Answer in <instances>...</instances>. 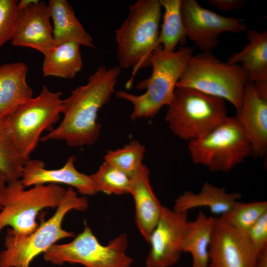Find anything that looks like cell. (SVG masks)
<instances>
[{"mask_svg": "<svg viewBox=\"0 0 267 267\" xmlns=\"http://www.w3.org/2000/svg\"><path fill=\"white\" fill-rule=\"evenodd\" d=\"M0 267H3V266H2V265L0 264Z\"/></svg>", "mask_w": 267, "mask_h": 267, "instance_id": "34", "label": "cell"}, {"mask_svg": "<svg viewBox=\"0 0 267 267\" xmlns=\"http://www.w3.org/2000/svg\"><path fill=\"white\" fill-rule=\"evenodd\" d=\"M248 43L239 52L233 53L227 63H241L248 82L254 84L267 83V31L248 30Z\"/></svg>", "mask_w": 267, "mask_h": 267, "instance_id": "20", "label": "cell"}, {"mask_svg": "<svg viewBox=\"0 0 267 267\" xmlns=\"http://www.w3.org/2000/svg\"><path fill=\"white\" fill-rule=\"evenodd\" d=\"M80 45L68 42L54 45L44 55L42 71L44 77L72 79L83 66Z\"/></svg>", "mask_w": 267, "mask_h": 267, "instance_id": "23", "label": "cell"}, {"mask_svg": "<svg viewBox=\"0 0 267 267\" xmlns=\"http://www.w3.org/2000/svg\"><path fill=\"white\" fill-rule=\"evenodd\" d=\"M267 212V202L266 201L250 203L238 201L220 218L232 227L245 233Z\"/></svg>", "mask_w": 267, "mask_h": 267, "instance_id": "27", "label": "cell"}, {"mask_svg": "<svg viewBox=\"0 0 267 267\" xmlns=\"http://www.w3.org/2000/svg\"><path fill=\"white\" fill-rule=\"evenodd\" d=\"M259 256L244 232L217 218L209 247V267H256Z\"/></svg>", "mask_w": 267, "mask_h": 267, "instance_id": "13", "label": "cell"}, {"mask_svg": "<svg viewBox=\"0 0 267 267\" xmlns=\"http://www.w3.org/2000/svg\"><path fill=\"white\" fill-rule=\"evenodd\" d=\"M27 72V65L22 62L0 65V119L33 97V89L26 81Z\"/></svg>", "mask_w": 267, "mask_h": 267, "instance_id": "18", "label": "cell"}, {"mask_svg": "<svg viewBox=\"0 0 267 267\" xmlns=\"http://www.w3.org/2000/svg\"><path fill=\"white\" fill-rule=\"evenodd\" d=\"M192 47L182 46L173 52L164 51L161 45L152 52L149 59L151 76L141 81L136 88L145 92L135 95L123 90L116 96L130 102L133 106L131 115L133 120L153 117L161 108L172 101L177 84L184 73L190 57Z\"/></svg>", "mask_w": 267, "mask_h": 267, "instance_id": "2", "label": "cell"}, {"mask_svg": "<svg viewBox=\"0 0 267 267\" xmlns=\"http://www.w3.org/2000/svg\"><path fill=\"white\" fill-rule=\"evenodd\" d=\"M88 207L85 197L79 196L72 187H68L54 214L32 233L21 237L10 228L7 230L4 248L0 252V264L5 267H30L37 256L45 252L58 241L75 236L73 232L62 228L64 217L72 210L83 211Z\"/></svg>", "mask_w": 267, "mask_h": 267, "instance_id": "3", "label": "cell"}, {"mask_svg": "<svg viewBox=\"0 0 267 267\" xmlns=\"http://www.w3.org/2000/svg\"><path fill=\"white\" fill-rule=\"evenodd\" d=\"M209 4L213 7L224 12L239 9L245 3L244 0H209Z\"/></svg>", "mask_w": 267, "mask_h": 267, "instance_id": "31", "label": "cell"}, {"mask_svg": "<svg viewBox=\"0 0 267 267\" xmlns=\"http://www.w3.org/2000/svg\"><path fill=\"white\" fill-rule=\"evenodd\" d=\"M7 183V181L4 177L0 174V210L2 208L3 195Z\"/></svg>", "mask_w": 267, "mask_h": 267, "instance_id": "33", "label": "cell"}, {"mask_svg": "<svg viewBox=\"0 0 267 267\" xmlns=\"http://www.w3.org/2000/svg\"><path fill=\"white\" fill-rule=\"evenodd\" d=\"M181 13L187 38L203 52L214 50L222 33H239L247 29L239 19L219 15L202 7L195 0H182Z\"/></svg>", "mask_w": 267, "mask_h": 267, "instance_id": "11", "label": "cell"}, {"mask_svg": "<svg viewBox=\"0 0 267 267\" xmlns=\"http://www.w3.org/2000/svg\"><path fill=\"white\" fill-rule=\"evenodd\" d=\"M76 157L68 158L64 166L57 169H47L39 159H29L22 168L20 179L25 187L38 184H63L75 188L81 194L93 195L97 192L91 176L79 172L75 166Z\"/></svg>", "mask_w": 267, "mask_h": 267, "instance_id": "15", "label": "cell"}, {"mask_svg": "<svg viewBox=\"0 0 267 267\" xmlns=\"http://www.w3.org/2000/svg\"><path fill=\"white\" fill-rule=\"evenodd\" d=\"M91 176L97 192H102L109 195L130 193L131 178L104 162Z\"/></svg>", "mask_w": 267, "mask_h": 267, "instance_id": "28", "label": "cell"}, {"mask_svg": "<svg viewBox=\"0 0 267 267\" xmlns=\"http://www.w3.org/2000/svg\"><path fill=\"white\" fill-rule=\"evenodd\" d=\"M66 189L59 184H38L25 188L18 179L7 183L0 211V232L10 226L15 235H28L38 227L36 218L42 210L56 208Z\"/></svg>", "mask_w": 267, "mask_h": 267, "instance_id": "8", "label": "cell"}, {"mask_svg": "<svg viewBox=\"0 0 267 267\" xmlns=\"http://www.w3.org/2000/svg\"><path fill=\"white\" fill-rule=\"evenodd\" d=\"M47 5L53 22L54 45L74 42L89 48L95 47L92 37L78 19L67 0H49Z\"/></svg>", "mask_w": 267, "mask_h": 267, "instance_id": "19", "label": "cell"}, {"mask_svg": "<svg viewBox=\"0 0 267 267\" xmlns=\"http://www.w3.org/2000/svg\"><path fill=\"white\" fill-rule=\"evenodd\" d=\"M235 117L250 144L252 154L264 157L267 151V99L258 94L253 83L246 85Z\"/></svg>", "mask_w": 267, "mask_h": 267, "instance_id": "16", "label": "cell"}, {"mask_svg": "<svg viewBox=\"0 0 267 267\" xmlns=\"http://www.w3.org/2000/svg\"><path fill=\"white\" fill-rule=\"evenodd\" d=\"M182 0H159L164 9L163 23L158 39V44L163 50L175 51L178 44H184L187 38L181 13Z\"/></svg>", "mask_w": 267, "mask_h": 267, "instance_id": "24", "label": "cell"}, {"mask_svg": "<svg viewBox=\"0 0 267 267\" xmlns=\"http://www.w3.org/2000/svg\"><path fill=\"white\" fill-rule=\"evenodd\" d=\"M217 218L208 217L200 211L194 221H188L181 250L191 254V267H209V247Z\"/></svg>", "mask_w": 267, "mask_h": 267, "instance_id": "22", "label": "cell"}, {"mask_svg": "<svg viewBox=\"0 0 267 267\" xmlns=\"http://www.w3.org/2000/svg\"><path fill=\"white\" fill-rule=\"evenodd\" d=\"M62 95L61 91L52 92L44 86L38 95L19 105L4 119L10 138L26 160L37 147L42 133L52 131L59 120Z\"/></svg>", "mask_w": 267, "mask_h": 267, "instance_id": "5", "label": "cell"}, {"mask_svg": "<svg viewBox=\"0 0 267 267\" xmlns=\"http://www.w3.org/2000/svg\"><path fill=\"white\" fill-rule=\"evenodd\" d=\"M192 161L213 172H226L252 154L251 146L235 116L226 118L203 136L188 142Z\"/></svg>", "mask_w": 267, "mask_h": 267, "instance_id": "9", "label": "cell"}, {"mask_svg": "<svg viewBox=\"0 0 267 267\" xmlns=\"http://www.w3.org/2000/svg\"><path fill=\"white\" fill-rule=\"evenodd\" d=\"M11 43L13 46L34 49L43 55L54 45L47 4L37 0L28 6L19 10Z\"/></svg>", "mask_w": 267, "mask_h": 267, "instance_id": "14", "label": "cell"}, {"mask_svg": "<svg viewBox=\"0 0 267 267\" xmlns=\"http://www.w3.org/2000/svg\"><path fill=\"white\" fill-rule=\"evenodd\" d=\"M244 233L259 255L267 248V212Z\"/></svg>", "mask_w": 267, "mask_h": 267, "instance_id": "30", "label": "cell"}, {"mask_svg": "<svg viewBox=\"0 0 267 267\" xmlns=\"http://www.w3.org/2000/svg\"><path fill=\"white\" fill-rule=\"evenodd\" d=\"M227 116L225 100L186 88H176L165 121L172 133L190 141L206 135Z\"/></svg>", "mask_w": 267, "mask_h": 267, "instance_id": "6", "label": "cell"}, {"mask_svg": "<svg viewBox=\"0 0 267 267\" xmlns=\"http://www.w3.org/2000/svg\"><path fill=\"white\" fill-rule=\"evenodd\" d=\"M120 73L119 66L98 67L86 85L77 87L69 97L63 99L62 121L57 128L42 137L41 140L64 141L71 147L93 144L101 128L97 120L98 111L115 92Z\"/></svg>", "mask_w": 267, "mask_h": 267, "instance_id": "1", "label": "cell"}, {"mask_svg": "<svg viewBox=\"0 0 267 267\" xmlns=\"http://www.w3.org/2000/svg\"><path fill=\"white\" fill-rule=\"evenodd\" d=\"M241 198L240 193H228L224 187L205 182L199 193L186 191L179 196L175 200L173 210L187 212L196 208L206 207L213 214L222 216Z\"/></svg>", "mask_w": 267, "mask_h": 267, "instance_id": "21", "label": "cell"}, {"mask_svg": "<svg viewBox=\"0 0 267 267\" xmlns=\"http://www.w3.org/2000/svg\"><path fill=\"white\" fill-rule=\"evenodd\" d=\"M248 82L239 64L223 62L211 52L192 55L176 88H190L229 102L238 110Z\"/></svg>", "mask_w": 267, "mask_h": 267, "instance_id": "7", "label": "cell"}, {"mask_svg": "<svg viewBox=\"0 0 267 267\" xmlns=\"http://www.w3.org/2000/svg\"><path fill=\"white\" fill-rule=\"evenodd\" d=\"M149 175L148 168L143 164L131 178L129 193L134 201L137 226L148 242L159 221L163 206L154 192Z\"/></svg>", "mask_w": 267, "mask_h": 267, "instance_id": "17", "label": "cell"}, {"mask_svg": "<svg viewBox=\"0 0 267 267\" xmlns=\"http://www.w3.org/2000/svg\"><path fill=\"white\" fill-rule=\"evenodd\" d=\"M145 152L143 145L137 140H132L123 148L107 151L104 162L132 178L143 164Z\"/></svg>", "mask_w": 267, "mask_h": 267, "instance_id": "26", "label": "cell"}, {"mask_svg": "<svg viewBox=\"0 0 267 267\" xmlns=\"http://www.w3.org/2000/svg\"><path fill=\"white\" fill-rule=\"evenodd\" d=\"M159 0H138L129 6V13L115 31L117 57L121 68H134L133 74L150 65L158 39L161 16Z\"/></svg>", "mask_w": 267, "mask_h": 267, "instance_id": "4", "label": "cell"}, {"mask_svg": "<svg viewBox=\"0 0 267 267\" xmlns=\"http://www.w3.org/2000/svg\"><path fill=\"white\" fill-rule=\"evenodd\" d=\"M128 239L122 233L101 244L85 223V227L71 242L54 244L44 253V260L54 265L79 264L86 267H130L133 259L127 254Z\"/></svg>", "mask_w": 267, "mask_h": 267, "instance_id": "10", "label": "cell"}, {"mask_svg": "<svg viewBox=\"0 0 267 267\" xmlns=\"http://www.w3.org/2000/svg\"><path fill=\"white\" fill-rule=\"evenodd\" d=\"M188 222L187 212H177L163 206L148 241L151 247L146 267H170L178 261Z\"/></svg>", "mask_w": 267, "mask_h": 267, "instance_id": "12", "label": "cell"}, {"mask_svg": "<svg viewBox=\"0 0 267 267\" xmlns=\"http://www.w3.org/2000/svg\"><path fill=\"white\" fill-rule=\"evenodd\" d=\"M27 160L19 153L5 127L4 119L0 118V174L7 183L21 178L22 168Z\"/></svg>", "mask_w": 267, "mask_h": 267, "instance_id": "25", "label": "cell"}, {"mask_svg": "<svg viewBox=\"0 0 267 267\" xmlns=\"http://www.w3.org/2000/svg\"><path fill=\"white\" fill-rule=\"evenodd\" d=\"M18 1L0 0V50L13 37L19 14Z\"/></svg>", "mask_w": 267, "mask_h": 267, "instance_id": "29", "label": "cell"}, {"mask_svg": "<svg viewBox=\"0 0 267 267\" xmlns=\"http://www.w3.org/2000/svg\"><path fill=\"white\" fill-rule=\"evenodd\" d=\"M256 267H267V248L260 254Z\"/></svg>", "mask_w": 267, "mask_h": 267, "instance_id": "32", "label": "cell"}]
</instances>
